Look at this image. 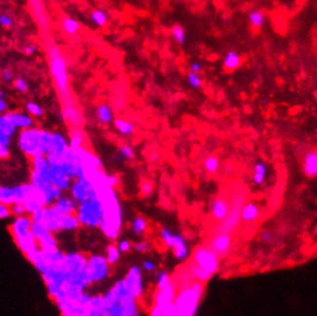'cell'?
Wrapping results in <instances>:
<instances>
[{
	"label": "cell",
	"mask_w": 317,
	"mask_h": 316,
	"mask_svg": "<svg viewBox=\"0 0 317 316\" xmlns=\"http://www.w3.org/2000/svg\"><path fill=\"white\" fill-rule=\"evenodd\" d=\"M94 193L104 206V216L99 226L101 232L107 239L115 240L119 238L123 222L119 194L115 189L110 188L94 191Z\"/></svg>",
	"instance_id": "1"
},
{
	"label": "cell",
	"mask_w": 317,
	"mask_h": 316,
	"mask_svg": "<svg viewBox=\"0 0 317 316\" xmlns=\"http://www.w3.org/2000/svg\"><path fill=\"white\" fill-rule=\"evenodd\" d=\"M194 281L202 284L211 281L220 268V258L206 245L199 246L186 263Z\"/></svg>",
	"instance_id": "2"
},
{
	"label": "cell",
	"mask_w": 317,
	"mask_h": 316,
	"mask_svg": "<svg viewBox=\"0 0 317 316\" xmlns=\"http://www.w3.org/2000/svg\"><path fill=\"white\" fill-rule=\"evenodd\" d=\"M206 284L192 282L177 290L174 304L182 316H195L206 292Z\"/></svg>",
	"instance_id": "3"
},
{
	"label": "cell",
	"mask_w": 317,
	"mask_h": 316,
	"mask_svg": "<svg viewBox=\"0 0 317 316\" xmlns=\"http://www.w3.org/2000/svg\"><path fill=\"white\" fill-rule=\"evenodd\" d=\"M43 129L37 126L21 130L19 133V147L30 159L37 156H46L43 145Z\"/></svg>",
	"instance_id": "4"
},
{
	"label": "cell",
	"mask_w": 317,
	"mask_h": 316,
	"mask_svg": "<svg viewBox=\"0 0 317 316\" xmlns=\"http://www.w3.org/2000/svg\"><path fill=\"white\" fill-rule=\"evenodd\" d=\"M76 216L80 221L81 227L99 228L104 216L103 203L98 198H90L78 204Z\"/></svg>",
	"instance_id": "5"
},
{
	"label": "cell",
	"mask_w": 317,
	"mask_h": 316,
	"mask_svg": "<svg viewBox=\"0 0 317 316\" xmlns=\"http://www.w3.org/2000/svg\"><path fill=\"white\" fill-rule=\"evenodd\" d=\"M51 57V73L52 76L54 78L55 85H57V89L60 94L63 98H67L70 96V90H69V77H68L67 74V64L64 58L60 54V51L55 50L54 53V47L52 48V52L50 54Z\"/></svg>",
	"instance_id": "6"
},
{
	"label": "cell",
	"mask_w": 317,
	"mask_h": 316,
	"mask_svg": "<svg viewBox=\"0 0 317 316\" xmlns=\"http://www.w3.org/2000/svg\"><path fill=\"white\" fill-rule=\"evenodd\" d=\"M176 295H177V286L171 276H169V274L166 272L160 273L156 281V290L153 295V305L165 307L175 301Z\"/></svg>",
	"instance_id": "7"
},
{
	"label": "cell",
	"mask_w": 317,
	"mask_h": 316,
	"mask_svg": "<svg viewBox=\"0 0 317 316\" xmlns=\"http://www.w3.org/2000/svg\"><path fill=\"white\" fill-rule=\"evenodd\" d=\"M245 200H246V194H245L243 190L237 191L236 193L233 194V198L230 200V213H229L227 219H225L223 222L220 224V227L217 228L216 233L231 234L233 232L240 221V213L245 205Z\"/></svg>",
	"instance_id": "8"
},
{
	"label": "cell",
	"mask_w": 317,
	"mask_h": 316,
	"mask_svg": "<svg viewBox=\"0 0 317 316\" xmlns=\"http://www.w3.org/2000/svg\"><path fill=\"white\" fill-rule=\"evenodd\" d=\"M110 268H112V266L107 262L105 255L92 254V255L87 256L86 273L92 285L104 282L108 277L110 275Z\"/></svg>",
	"instance_id": "9"
},
{
	"label": "cell",
	"mask_w": 317,
	"mask_h": 316,
	"mask_svg": "<svg viewBox=\"0 0 317 316\" xmlns=\"http://www.w3.org/2000/svg\"><path fill=\"white\" fill-rule=\"evenodd\" d=\"M30 184L35 188L51 183V168L46 156H37L31 159Z\"/></svg>",
	"instance_id": "10"
},
{
	"label": "cell",
	"mask_w": 317,
	"mask_h": 316,
	"mask_svg": "<svg viewBox=\"0 0 317 316\" xmlns=\"http://www.w3.org/2000/svg\"><path fill=\"white\" fill-rule=\"evenodd\" d=\"M129 295L133 299L139 301L144 295V284H143V273L138 266L130 267L128 273L126 274L122 279Z\"/></svg>",
	"instance_id": "11"
},
{
	"label": "cell",
	"mask_w": 317,
	"mask_h": 316,
	"mask_svg": "<svg viewBox=\"0 0 317 316\" xmlns=\"http://www.w3.org/2000/svg\"><path fill=\"white\" fill-rule=\"evenodd\" d=\"M209 250L213 251L218 258L222 259L230 253L232 247V237L228 233H215L206 244Z\"/></svg>",
	"instance_id": "12"
},
{
	"label": "cell",
	"mask_w": 317,
	"mask_h": 316,
	"mask_svg": "<svg viewBox=\"0 0 317 316\" xmlns=\"http://www.w3.org/2000/svg\"><path fill=\"white\" fill-rule=\"evenodd\" d=\"M93 192V187L89 180L85 177L76 178L71 184L69 193L70 197L76 201L77 204L83 203L87 199H90L91 194Z\"/></svg>",
	"instance_id": "13"
},
{
	"label": "cell",
	"mask_w": 317,
	"mask_h": 316,
	"mask_svg": "<svg viewBox=\"0 0 317 316\" xmlns=\"http://www.w3.org/2000/svg\"><path fill=\"white\" fill-rule=\"evenodd\" d=\"M50 168H51V183L53 184L55 188H58L59 190H61L62 192L69 191L71 184H73V181H71L70 178L64 174L63 169L61 168L60 162L50 165Z\"/></svg>",
	"instance_id": "14"
},
{
	"label": "cell",
	"mask_w": 317,
	"mask_h": 316,
	"mask_svg": "<svg viewBox=\"0 0 317 316\" xmlns=\"http://www.w3.org/2000/svg\"><path fill=\"white\" fill-rule=\"evenodd\" d=\"M31 227L32 220L28 215L15 217V220L13 221L11 227H9V231H11L13 239H18L20 237L27 236V234L31 232Z\"/></svg>",
	"instance_id": "15"
},
{
	"label": "cell",
	"mask_w": 317,
	"mask_h": 316,
	"mask_svg": "<svg viewBox=\"0 0 317 316\" xmlns=\"http://www.w3.org/2000/svg\"><path fill=\"white\" fill-rule=\"evenodd\" d=\"M230 200L224 195H220L211 204V216L216 222L222 223L230 213Z\"/></svg>",
	"instance_id": "16"
},
{
	"label": "cell",
	"mask_w": 317,
	"mask_h": 316,
	"mask_svg": "<svg viewBox=\"0 0 317 316\" xmlns=\"http://www.w3.org/2000/svg\"><path fill=\"white\" fill-rule=\"evenodd\" d=\"M108 312L106 301H105L103 295H92L91 300L84 309L82 316H103L105 313Z\"/></svg>",
	"instance_id": "17"
},
{
	"label": "cell",
	"mask_w": 317,
	"mask_h": 316,
	"mask_svg": "<svg viewBox=\"0 0 317 316\" xmlns=\"http://www.w3.org/2000/svg\"><path fill=\"white\" fill-rule=\"evenodd\" d=\"M7 115L11 120L13 126H15L16 129L20 130H25L30 129L35 126V121L34 117L29 115L28 113L20 112V110H14V112H8Z\"/></svg>",
	"instance_id": "18"
},
{
	"label": "cell",
	"mask_w": 317,
	"mask_h": 316,
	"mask_svg": "<svg viewBox=\"0 0 317 316\" xmlns=\"http://www.w3.org/2000/svg\"><path fill=\"white\" fill-rule=\"evenodd\" d=\"M68 148H69V143H68L66 137L59 132H53L51 151H50V153H48V154L53 155V156H55V158L62 160V158H63V155L66 154Z\"/></svg>",
	"instance_id": "19"
},
{
	"label": "cell",
	"mask_w": 317,
	"mask_h": 316,
	"mask_svg": "<svg viewBox=\"0 0 317 316\" xmlns=\"http://www.w3.org/2000/svg\"><path fill=\"white\" fill-rule=\"evenodd\" d=\"M53 207L58 211V213L60 214L61 216H64V215L76 214L78 204L70 195L63 194L60 199L53 205Z\"/></svg>",
	"instance_id": "20"
},
{
	"label": "cell",
	"mask_w": 317,
	"mask_h": 316,
	"mask_svg": "<svg viewBox=\"0 0 317 316\" xmlns=\"http://www.w3.org/2000/svg\"><path fill=\"white\" fill-rule=\"evenodd\" d=\"M60 221H61V215L58 213V211L55 210L53 206L46 207L43 224L51 231L52 233H57L59 231H61Z\"/></svg>",
	"instance_id": "21"
},
{
	"label": "cell",
	"mask_w": 317,
	"mask_h": 316,
	"mask_svg": "<svg viewBox=\"0 0 317 316\" xmlns=\"http://www.w3.org/2000/svg\"><path fill=\"white\" fill-rule=\"evenodd\" d=\"M170 249L172 250V252H174L176 259L183 261V260H186L189 258L188 244H186L184 237H182L181 234H174Z\"/></svg>",
	"instance_id": "22"
},
{
	"label": "cell",
	"mask_w": 317,
	"mask_h": 316,
	"mask_svg": "<svg viewBox=\"0 0 317 316\" xmlns=\"http://www.w3.org/2000/svg\"><path fill=\"white\" fill-rule=\"evenodd\" d=\"M303 172L308 177L317 176V149H310L306 153L302 162Z\"/></svg>",
	"instance_id": "23"
},
{
	"label": "cell",
	"mask_w": 317,
	"mask_h": 316,
	"mask_svg": "<svg viewBox=\"0 0 317 316\" xmlns=\"http://www.w3.org/2000/svg\"><path fill=\"white\" fill-rule=\"evenodd\" d=\"M260 215V207L254 203H247L244 205L240 213V221L245 223L254 222Z\"/></svg>",
	"instance_id": "24"
},
{
	"label": "cell",
	"mask_w": 317,
	"mask_h": 316,
	"mask_svg": "<svg viewBox=\"0 0 317 316\" xmlns=\"http://www.w3.org/2000/svg\"><path fill=\"white\" fill-rule=\"evenodd\" d=\"M240 64H241V58L236 51L228 52L227 55H225L223 59V67L229 71L237 69Z\"/></svg>",
	"instance_id": "25"
},
{
	"label": "cell",
	"mask_w": 317,
	"mask_h": 316,
	"mask_svg": "<svg viewBox=\"0 0 317 316\" xmlns=\"http://www.w3.org/2000/svg\"><path fill=\"white\" fill-rule=\"evenodd\" d=\"M81 227L80 221H78L76 214L71 215H64V216H61L60 221V228L61 230L64 231H73L76 230Z\"/></svg>",
	"instance_id": "26"
},
{
	"label": "cell",
	"mask_w": 317,
	"mask_h": 316,
	"mask_svg": "<svg viewBox=\"0 0 317 316\" xmlns=\"http://www.w3.org/2000/svg\"><path fill=\"white\" fill-rule=\"evenodd\" d=\"M113 116V110L110 108V106L106 105V104H100L97 107V117L104 125H108V123L112 122Z\"/></svg>",
	"instance_id": "27"
},
{
	"label": "cell",
	"mask_w": 317,
	"mask_h": 316,
	"mask_svg": "<svg viewBox=\"0 0 317 316\" xmlns=\"http://www.w3.org/2000/svg\"><path fill=\"white\" fill-rule=\"evenodd\" d=\"M38 247L43 252H51V251L58 250V240L54 237L53 233L48 234L45 238L38 240Z\"/></svg>",
	"instance_id": "28"
},
{
	"label": "cell",
	"mask_w": 317,
	"mask_h": 316,
	"mask_svg": "<svg viewBox=\"0 0 317 316\" xmlns=\"http://www.w3.org/2000/svg\"><path fill=\"white\" fill-rule=\"evenodd\" d=\"M105 258H106L107 262H108L110 266H115L116 263L120 261L121 252L119 251V249H117L116 244H109V245L106 247Z\"/></svg>",
	"instance_id": "29"
},
{
	"label": "cell",
	"mask_w": 317,
	"mask_h": 316,
	"mask_svg": "<svg viewBox=\"0 0 317 316\" xmlns=\"http://www.w3.org/2000/svg\"><path fill=\"white\" fill-rule=\"evenodd\" d=\"M16 131V128L13 126V123L7 115V113L0 115V132L5 133L8 137H12Z\"/></svg>",
	"instance_id": "30"
},
{
	"label": "cell",
	"mask_w": 317,
	"mask_h": 316,
	"mask_svg": "<svg viewBox=\"0 0 317 316\" xmlns=\"http://www.w3.org/2000/svg\"><path fill=\"white\" fill-rule=\"evenodd\" d=\"M130 228H131L132 232L137 234V236H142V234L146 232L147 228H148V224H147V221L145 217L137 216L132 220Z\"/></svg>",
	"instance_id": "31"
},
{
	"label": "cell",
	"mask_w": 317,
	"mask_h": 316,
	"mask_svg": "<svg viewBox=\"0 0 317 316\" xmlns=\"http://www.w3.org/2000/svg\"><path fill=\"white\" fill-rule=\"evenodd\" d=\"M68 143H69V148L71 149H78L84 147V135L83 132H82V130L74 129L73 131H71V137Z\"/></svg>",
	"instance_id": "32"
},
{
	"label": "cell",
	"mask_w": 317,
	"mask_h": 316,
	"mask_svg": "<svg viewBox=\"0 0 317 316\" xmlns=\"http://www.w3.org/2000/svg\"><path fill=\"white\" fill-rule=\"evenodd\" d=\"M31 233H32V236L35 237V239L38 242V240L45 238V237H47L48 234H51L52 232H51L50 230L47 229L46 227L44 226L43 223H35V222H32Z\"/></svg>",
	"instance_id": "33"
},
{
	"label": "cell",
	"mask_w": 317,
	"mask_h": 316,
	"mask_svg": "<svg viewBox=\"0 0 317 316\" xmlns=\"http://www.w3.org/2000/svg\"><path fill=\"white\" fill-rule=\"evenodd\" d=\"M267 175V167L263 162H259L254 166V174H253V182L257 185L262 184L266 180Z\"/></svg>",
	"instance_id": "34"
},
{
	"label": "cell",
	"mask_w": 317,
	"mask_h": 316,
	"mask_svg": "<svg viewBox=\"0 0 317 316\" xmlns=\"http://www.w3.org/2000/svg\"><path fill=\"white\" fill-rule=\"evenodd\" d=\"M114 126H115L117 131H120L121 133H123V135H126V136L131 135V133L133 132V130H135L131 122L127 121V120H122V119L114 120Z\"/></svg>",
	"instance_id": "35"
},
{
	"label": "cell",
	"mask_w": 317,
	"mask_h": 316,
	"mask_svg": "<svg viewBox=\"0 0 317 316\" xmlns=\"http://www.w3.org/2000/svg\"><path fill=\"white\" fill-rule=\"evenodd\" d=\"M204 167L209 174H215L220 168V159L215 155H209L205 159Z\"/></svg>",
	"instance_id": "36"
},
{
	"label": "cell",
	"mask_w": 317,
	"mask_h": 316,
	"mask_svg": "<svg viewBox=\"0 0 317 316\" xmlns=\"http://www.w3.org/2000/svg\"><path fill=\"white\" fill-rule=\"evenodd\" d=\"M91 20L98 27H104L107 23V21H108V16H107V13L103 11V9H94L91 13Z\"/></svg>",
	"instance_id": "37"
},
{
	"label": "cell",
	"mask_w": 317,
	"mask_h": 316,
	"mask_svg": "<svg viewBox=\"0 0 317 316\" xmlns=\"http://www.w3.org/2000/svg\"><path fill=\"white\" fill-rule=\"evenodd\" d=\"M248 20H250V23L255 28L262 27L264 23V20H266V16L261 11H253L250 13V16H248Z\"/></svg>",
	"instance_id": "38"
},
{
	"label": "cell",
	"mask_w": 317,
	"mask_h": 316,
	"mask_svg": "<svg viewBox=\"0 0 317 316\" xmlns=\"http://www.w3.org/2000/svg\"><path fill=\"white\" fill-rule=\"evenodd\" d=\"M62 27H63L64 31L69 35H74L80 30V23L75 19H64L63 22H62Z\"/></svg>",
	"instance_id": "39"
},
{
	"label": "cell",
	"mask_w": 317,
	"mask_h": 316,
	"mask_svg": "<svg viewBox=\"0 0 317 316\" xmlns=\"http://www.w3.org/2000/svg\"><path fill=\"white\" fill-rule=\"evenodd\" d=\"M25 108L28 110V114L30 116H35V117H42L44 115V110L42 108L41 105H38L37 103L34 102H29L25 105Z\"/></svg>",
	"instance_id": "40"
},
{
	"label": "cell",
	"mask_w": 317,
	"mask_h": 316,
	"mask_svg": "<svg viewBox=\"0 0 317 316\" xmlns=\"http://www.w3.org/2000/svg\"><path fill=\"white\" fill-rule=\"evenodd\" d=\"M171 35L178 44H184L185 31H184V29L181 27V25H178V24L174 25V27H172V29H171Z\"/></svg>",
	"instance_id": "41"
},
{
	"label": "cell",
	"mask_w": 317,
	"mask_h": 316,
	"mask_svg": "<svg viewBox=\"0 0 317 316\" xmlns=\"http://www.w3.org/2000/svg\"><path fill=\"white\" fill-rule=\"evenodd\" d=\"M160 237H161L163 244H165L167 247L170 249L172 244V238H174V233H172L169 229H167V228H162V229L160 230Z\"/></svg>",
	"instance_id": "42"
},
{
	"label": "cell",
	"mask_w": 317,
	"mask_h": 316,
	"mask_svg": "<svg viewBox=\"0 0 317 316\" xmlns=\"http://www.w3.org/2000/svg\"><path fill=\"white\" fill-rule=\"evenodd\" d=\"M188 82L190 83V85L193 87H201L202 85V78L200 77V75L197 73H193V71H190L188 74Z\"/></svg>",
	"instance_id": "43"
},
{
	"label": "cell",
	"mask_w": 317,
	"mask_h": 316,
	"mask_svg": "<svg viewBox=\"0 0 317 316\" xmlns=\"http://www.w3.org/2000/svg\"><path fill=\"white\" fill-rule=\"evenodd\" d=\"M161 308H162V312L160 316H182L177 311V308H176L174 302H171V304L167 305L165 307H161Z\"/></svg>",
	"instance_id": "44"
},
{
	"label": "cell",
	"mask_w": 317,
	"mask_h": 316,
	"mask_svg": "<svg viewBox=\"0 0 317 316\" xmlns=\"http://www.w3.org/2000/svg\"><path fill=\"white\" fill-rule=\"evenodd\" d=\"M9 210H11V214L14 215L15 217L24 216V215L27 214L23 204H13L9 206Z\"/></svg>",
	"instance_id": "45"
},
{
	"label": "cell",
	"mask_w": 317,
	"mask_h": 316,
	"mask_svg": "<svg viewBox=\"0 0 317 316\" xmlns=\"http://www.w3.org/2000/svg\"><path fill=\"white\" fill-rule=\"evenodd\" d=\"M153 190H154V187H153V183L151 181L145 180L140 184V191H142L144 197H149V195L153 193Z\"/></svg>",
	"instance_id": "46"
},
{
	"label": "cell",
	"mask_w": 317,
	"mask_h": 316,
	"mask_svg": "<svg viewBox=\"0 0 317 316\" xmlns=\"http://www.w3.org/2000/svg\"><path fill=\"white\" fill-rule=\"evenodd\" d=\"M45 211H46V207H41L39 210L35 211L34 214L30 215L32 222L35 223H43L45 217Z\"/></svg>",
	"instance_id": "47"
},
{
	"label": "cell",
	"mask_w": 317,
	"mask_h": 316,
	"mask_svg": "<svg viewBox=\"0 0 317 316\" xmlns=\"http://www.w3.org/2000/svg\"><path fill=\"white\" fill-rule=\"evenodd\" d=\"M120 154L124 159H127V160H131V159H133V156H135V151H133L131 146L122 145L120 147Z\"/></svg>",
	"instance_id": "48"
},
{
	"label": "cell",
	"mask_w": 317,
	"mask_h": 316,
	"mask_svg": "<svg viewBox=\"0 0 317 316\" xmlns=\"http://www.w3.org/2000/svg\"><path fill=\"white\" fill-rule=\"evenodd\" d=\"M132 249L138 253H146L151 250V244L148 242H145V240H143V242H137L132 244Z\"/></svg>",
	"instance_id": "49"
},
{
	"label": "cell",
	"mask_w": 317,
	"mask_h": 316,
	"mask_svg": "<svg viewBox=\"0 0 317 316\" xmlns=\"http://www.w3.org/2000/svg\"><path fill=\"white\" fill-rule=\"evenodd\" d=\"M117 249L121 253H128L132 250V243L128 239H121L116 244Z\"/></svg>",
	"instance_id": "50"
},
{
	"label": "cell",
	"mask_w": 317,
	"mask_h": 316,
	"mask_svg": "<svg viewBox=\"0 0 317 316\" xmlns=\"http://www.w3.org/2000/svg\"><path fill=\"white\" fill-rule=\"evenodd\" d=\"M14 86L16 90L20 91V92H27L28 91L27 81L23 80V78H21V77L14 80Z\"/></svg>",
	"instance_id": "51"
},
{
	"label": "cell",
	"mask_w": 317,
	"mask_h": 316,
	"mask_svg": "<svg viewBox=\"0 0 317 316\" xmlns=\"http://www.w3.org/2000/svg\"><path fill=\"white\" fill-rule=\"evenodd\" d=\"M11 215L12 214H11V210H9V206L2 204L1 201H0V219H2V220L8 219Z\"/></svg>",
	"instance_id": "52"
},
{
	"label": "cell",
	"mask_w": 317,
	"mask_h": 316,
	"mask_svg": "<svg viewBox=\"0 0 317 316\" xmlns=\"http://www.w3.org/2000/svg\"><path fill=\"white\" fill-rule=\"evenodd\" d=\"M0 25L4 28H9L13 25V20L7 14H0Z\"/></svg>",
	"instance_id": "53"
},
{
	"label": "cell",
	"mask_w": 317,
	"mask_h": 316,
	"mask_svg": "<svg viewBox=\"0 0 317 316\" xmlns=\"http://www.w3.org/2000/svg\"><path fill=\"white\" fill-rule=\"evenodd\" d=\"M143 269L145 270V272L152 273V272H154V270L156 269V265L153 261H149V260H146V261L143 262Z\"/></svg>",
	"instance_id": "54"
},
{
	"label": "cell",
	"mask_w": 317,
	"mask_h": 316,
	"mask_svg": "<svg viewBox=\"0 0 317 316\" xmlns=\"http://www.w3.org/2000/svg\"><path fill=\"white\" fill-rule=\"evenodd\" d=\"M0 145L8 146L9 147V145H11V137L5 135V133L0 132Z\"/></svg>",
	"instance_id": "55"
},
{
	"label": "cell",
	"mask_w": 317,
	"mask_h": 316,
	"mask_svg": "<svg viewBox=\"0 0 317 316\" xmlns=\"http://www.w3.org/2000/svg\"><path fill=\"white\" fill-rule=\"evenodd\" d=\"M9 156L8 146L0 145V159H7Z\"/></svg>",
	"instance_id": "56"
},
{
	"label": "cell",
	"mask_w": 317,
	"mask_h": 316,
	"mask_svg": "<svg viewBox=\"0 0 317 316\" xmlns=\"http://www.w3.org/2000/svg\"><path fill=\"white\" fill-rule=\"evenodd\" d=\"M37 46L36 45H28L27 47H24V54L27 55H31L36 53V51H37Z\"/></svg>",
	"instance_id": "57"
},
{
	"label": "cell",
	"mask_w": 317,
	"mask_h": 316,
	"mask_svg": "<svg viewBox=\"0 0 317 316\" xmlns=\"http://www.w3.org/2000/svg\"><path fill=\"white\" fill-rule=\"evenodd\" d=\"M2 78H4V81H6V82H9V81L13 80V75L9 70H4L2 71Z\"/></svg>",
	"instance_id": "58"
},
{
	"label": "cell",
	"mask_w": 317,
	"mask_h": 316,
	"mask_svg": "<svg viewBox=\"0 0 317 316\" xmlns=\"http://www.w3.org/2000/svg\"><path fill=\"white\" fill-rule=\"evenodd\" d=\"M191 70L190 71H193V73H197L199 74L201 71V64L200 63H192L191 64Z\"/></svg>",
	"instance_id": "59"
},
{
	"label": "cell",
	"mask_w": 317,
	"mask_h": 316,
	"mask_svg": "<svg viewBox=\"0 0 317 316\" xmlns=\"http://www.w3.org/2000/svg\"><path fill=\"white\" fill-rule=\"evenodd\" d=\"M271 239H273V233L269 232V231H266V232L262 233V240H264V242L269 243L271 242Z\"/></svg>",
	"instance_id": "60"
},
{
	"label": "cell",
	"mask_w": 317,
	"mask_h": 316,
	"mask_svg": "<svg viewBox=\"0 0 317 316\" xmlns=\"http://www.w3.org/2000/svg\"><path fill=\"white\" fill-rule=\"evenodd\" d=\"M6 109H7V104L4 99H0V114H5Z\"/></svg>",
	"instance_id": "61"
},
{
	"label": "cell",
	"mask_w": 317,
	"mask_h": 316,
	"mask_svg": "<svg viewBox=\"0 0 317 316\" xmlns=\"http://www.w3.org/2000/svg\"><path fill=\"white\" fill-rule=\"evenodd\" d=\"M5 98H6V93L4 92V91L0 90V99H4L5 100Z\"/></svg>",
	"instance_id": "62"
},
{
	"label": "cell",
	"mask_w": 317,
	"mask_h": 316,
	"mask_svg": "<svg viewBox=\"0 0 317 316\" xmlns=\"http://www.w3.org/2000/svg\"><path fill=\"white\" fill-rule=\"evenodd\" d=\"M0 190H1V187H0Z\"/></svg>",
	"instance_id": "63"
}]
</instances>
